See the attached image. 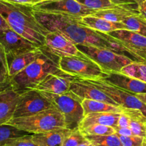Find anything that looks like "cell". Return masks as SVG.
Wrapping results in <instances>:
<instances>
[{
	"instance_id": "10",
	"label": "cell",
	"mask_w": 146,
	"mask_h": 146,
	"mask_svg": "<svg viewBox=\"0 0 146 146\" xmlns=\"http://www.w3.org/2000/svg\"><path fill=\"white\" fill-rule=\"evenodd\" d=\"M34 10L42 12L61 13L84 17L97 11L85 7L76 0H44L33 6Z\"/></svg>"
},
{
	"instance_id": "1",
	"label": "cell",
	"mask_w": 146,
	"mask_h": 146,
	"mask_svg": "<svg viewBox=\"0 0 146 146\" xmlns=\"http://www.w3.org/2000/svg\"><path fill=\"white\" fill-rule=\"evenodd\" d=\"M34 16L48 32L59 31L76 44L106 48L126 56L134 62H144L107 33L93 29L86 25L81 17L61 13L42 12L36 10H34Z\"/></svg>"
},
{
	"instance_id": "42",
	"label": "cell",
	"mask_w": 146,
	"mask_h": 146,
	"mask_svg": "<svg viewBox=\"0 0 146 146\" xmlns=\"http://www.w3.org/2000/svg\"><path fill=\"white\" fill-rule=\"evenodd\" d=\"M136 97L139 99L141 101H142L144 104H146V93H142V94H135Z\"/></svg>"
},
{
	"instance_id": "43",
	"label": "cell",
	"mask_w": 146,
	"mask_h": 146,
	"mask_svg": "<svg viewBox=\"0 0 146 146\" xmlns=\"http://www.w3.org/2000/svg\"><path fill=\"white\" fill-rule=\"evenodd\" d=\"M78 146H94V145L91 143V142L88 141V140H87L86 141L84 142V143H81V144L79 145Z\"/></svg>"
},
{
	"instance_id": "31",
	"label": "cell",
	"mask_w": 146,
	"mask_h": 146,
	"mask_svg": "<svg viewBox=\"0 0 146 146\" xmlns=\"http://www.w3.org/2000/svg\"><path fill=\"white\" fill-rule=\"evenodd\" d=\"M87 140L79 129L73 130L72 133L65 139L61 146H78Z\"/></svg>"
},
{
	"instance_id": "41",
	"label": "cell",
	"mask_w": 146,
	"mask_h": 146,
	"mask_svg": "<svg viewBox=\"0 0 146 146\" xmlns=\"http://www.w3.org/2000/svg\"><path fill=\"white\" fill-rule=\"evenodd\" d=\"M9 28H10V27L9 26L8 23L7 22V21L4 19V17L0 14V31H2V30L7 29Z\"/></svg>"
},
{
	"instance_id": "21",
	"label": "cell",
	"mask_w": 146,
	"mask_h": 146,
	"mask_svg": "<svg viewBox=\"0 0 146 146\" xmlns=\"http://www.w3.org/2000/svg\"><path fill=\"white\" fill-rule=\"evenodd\" d=\"M82 20L88 27L101 32L109 33L115 30L128 29V27L123 22H114L94 15L82 17Z\"/></svg>"
},
{
	"instance_id": "9",
	"label": "cell",
	"mask_w": 146,
	"mask_h": 146,
	"mask_svg": "<svg viewBox=\"0 0 146 146\" xmlns=\"http://www.w3.org/2000/svg\"><path fill=\"white\" fill-rule=\"evenodd\" d=\"M54 107V104L41 91L30 89L21 92L13 117H27Z\"/></svg>"
},
{
	"instance_id": "17",
	"label": "cell",
	"mask_w": 146,
	"mask_h": 146,
	"mask_svg": "<svg viewBox=\"0 0 146 146\" xmlns=\"http://www.w3.org/2000/svg\"><path fill=\"white\" fill-rule=\"evenodd\" d=\"M101 79L133 94L146 93V82L133 78L121 72L106 74Z\"/></svg>"
},
{
	"instance_id": "20",
	"label": "cell",
	"mask_w": 146,
	"mask_h": 146,
	"mask_svg": "<svg viewBox=\"0 0 146 146\" xmlns=\"http://www.w3.org/2000/svg\"><path fill=\"white\" fill-rule=\"evenodd\" d=\"M121 113H94L84 116L82 122L80 123L78 129L81 130L93 125H103L117 127L118 119Z\"/></svg>"
},
{
	"instance_id": "3",
	"label": "cell",
	"mask_w": 146,
	"mask_h": 146,
	"mask_svg": "<svg viewBox=\"0 0 146 146\" xmlns=\"http://www.w3.org/2000/svg\"><path fill=\"white\" fill-rule=\"evenodd\" d=\"M5 125H12L31 134L44 133L66 127L64 115L56 107L27 117H13Z\"/></svg>"
},
{
	"instance_id": "13",
	"label": "cell",
	"mask_w": 146,
	"mask_h": 146,
	"mask_svg": "<svg viewBox=\"0 0 146 146\" xmlns=\"http://www.w3.org/2000/svg\"><path fill=\"white\" fill-rule=\"evenodd\" d=\"M0 44L4 49L6 54H18L34 50L39 47L11 28L0 31Z\"/></svg>"
},
{
	"instance_id": "37",
	"label": "cell",
	"mask_w": 146,
	"mask_h": 146,
	"mask_svg": "<svg viewBox=\"0 0 146 146\" xmlns=\"http://www.w3.org/2000/svg\"><path fill=\"white\" fill-rule=\"evenodd\" d=\"M4 1H8V2L15 3V4H24V5H32L37 4L38 2L44 1V0H4Z\"/></svg>"
},
{
	"instance_id": "27",
	"label": "cell",
	"mask_w": 146,
	"mask_h": 146,
	"mask_svg": "<svg viewBox=\"0 0 146 146\" xmlns=\"http://www.w3.org/2000/svg\"><path fill=\"white\" fill-rule=\"evenodd\" d=\"M27 135H31V133L21 130L9 125H0V146L4 145L10 139Z\"/></svg>"
},
{
	"instance_id": "24",
	"label": "cell",
	"mask_w": 146,
	"mask_h": 146,
	"mask_svg": "<svg viewBox=\"0 0 146 146\" xmlns=\"http://www.w3.org/2000/svg\"><path fill=\"white\" fill-rule=\"evenodd\" d=\"M84 116L94 113H121L123 107L115 106L101 101L92 100H84L82 101Z\"/></svg>"
},
{
	"instance_id": "44",
	"label": "cell",
	"mask_w": 146,
	"mask_h": 146,
	"mask_svg": "<svg viewBox=\"0 0 146 146\" xmlns=\"http://www.w3.org/2000/svg\"><path fill=\"white\" fill-rule=\"evenodd\" d=\"M141 146H146V138L145 139V140H144L143 143L142 145H141Z\"/></svg>"
},
{
	"instance_id": "28",
	"label": "cell",
	"mask_w": 146,
	"mask_h": 146,
	"mask_svg": "<svg viewBox=\"0 0 146 146\" xmlns=\"http://www.w3.org/2000/svg\"><path fill=\"white\" fill-rule=\"evenodd\" d=\"M123 23L128 27V30L135 31L146 37V19L141 14L128 17Z\"/></svg>"
},
{
	"instance_id": "14",
	"label": "cell",
	"mask_w": 146,
	"mask_h": 146,
	"mask_svg": "<svg viewBox=\"0 0 146 146\" xmlns=\"http://www.w3.org/2000/svg\"><path fill=\"white\" fill-rule=\"evenodd\" d=\"M70 90L83 100L86 99L97 100V101L104 102L113 105L121 106L102 90L78 77H75L71 82Z\"/></svg>"
},
{
	"instance_id": "36",
	"label": "cell",
	"mask_w": 146,
	"mask_h": 146,
	"mask_svg": "<svg viewBox=\"0 0 146 146\" xmlns=\"http://www.w3.org/2000/svg\"><path fill=\"white\" fill-rule=\"evenodd\" d=\"M130 123H131V120L128 117V115L124 113L122 110L121 113V116L118 119L117 127H130Z\"/></svg>"
},
{
	"instance_id": "33",
	"label": "cell",
	"mask_w": 146,
	"mask_h": 146,
	"mask_svg": "<svg viewBox=\"0 0 146 146\" xmlns=\"http://www.w3.org/2000/svg\"><path fill=\"white\" fill-rule=\"evenodd\" d=\"M9 80L8 63L4 49L0 44V81L6 82Z\"/></svg>"
},
{
	"instance_id": "29",
	"label": "cell",
	"mask_w": 146,
	"mask_h": 146,
	"mask_svg": "<svg viewBox=\"0 0 146 146\" xmlns=\"http://www.w3.org/2000/svg\"><path fill=\"white\" fill-rule=\"evenodd\" d=\"M79 130L84 135H109L116 133L114 127L103 125H93Z\"/></svg>"
},
{
	"instance_id": "8",
	"label": "cell",
	"mask_w": 146,
	"mask_h": 146,
	"mask_svg": "<svg viewBox=\"0 0 146 146\" xmlns=\"http://www.w3.org/2000/svg\"><path fill=\"white\" fill-rule=\"evenodd\" d=\"M81 79V78H80ZM93 84L109 96L118 104L125 108L139 110L146 116V104L136 97L135 94L127 92L123 89L107 82L103 79H82Z\"/></svg>"
},
{
	"instance_id": "12",
	"label": "cell",
	"mask_w": 146,
	"mask_h": 146,
	"mask_svg": "<svg viewBox=\"0 0 146 146\" xmlns=\"http://www.w3.org/2000/svg\"><path fill=\"white\" fill-rule=\"evenodd\" d=\"M142 61H146V37L128 29H118L107 33Z\"/></svg>"
},
{
	"instance_id": "18",
	"label": "cell",
	"mask_w": 146,
	"mask_h": 146,
	"mask_svg": "<svg viewBox=\"0 0 146 146\" xmlns=\"http://www.w3.org/2000/svg\"><path fill=\"white\" fill-rule=\"evenodd\" d=\"M21 94L13 88L0 93V125L13 118Z\"/></svg>"
},
{
	"instance_id": "4",
	"label": "cell",
	"mask_w": 146,
	"mask_h": 146,
	"mask_svg": "<svg viewBox=\"0 0 146 146\" xmlns=\"http://www.w3.org/2000/svg\"><path fill=\"white\" fill-rule=\"evenodd\" d=\"M41 92L62 113L66 128L71 130L78 128L84 117L82 99L71 90L61 94Z\"/></svg>"
},
{
	"instance_id": "7",
	"label": "cell",
	"mask_w": 146,
	"mask_h": 146,
	"mask_svg": "<svg viewBox=\"0 0 146 146\" xmlns=\"http://www.w3.org/2000/svg\"><path fill=\"white\" fill-rule=\"evenodd\" d=\"M59 67L63 72L81 79H99L106 75L102 69L88 57L66 56L60 57Z\"/></svg>"
},
{
	"instance_id": "11",
	"label": "cell",
	"mask_w": 146,
	"mask_h": 146,
	"mask_svg": "<svg viewBox=\"0 0 146 146\" xmlns=\"http://www.w3.org/2000/svg\"><path fill=\"white\" fill-rule=\"evenodd\" d=\"M46 50L58 57L79 56L87 57L77 47L76 44L68 37L59 31L48 32L45 37Z\"/></svg>"
},
{
	"instance_id": "25",
	"label": "cell",
	"mask_w": 146,
	"mask_h": 146,
	"mask_svg": "<svg viewBox=\"0 0 146 146\" xmlns=\"http://www.w3.org/2000/svg\"><path fill=\"white\" fill-rule=\"evenodd\" d=\"M121 73L146 82V61L133 62L121 70Z\"/></svg>"
},
{
	"instance_id": "35",
	"label": "cell",
	"mask_w": 146,
	"mask_h": 146,
	"mask_svg": "<svg viewBox=\"0 0 146 146\" xmlns=\"http://www.w3.org/2000/svg\"><path fill=\"white\" fill-rule=\"evenodd\" d=\"M114 5L130 10L138 11V3L140 0H110Z\"/></svg>"
},
{
	"instance_id": "30",
	"label": "cell",
	"mask_w": 146,
	"mask_h": 146,
	"mask_svg": "<svg viewBox=\"0 0 146 146\" xmlns=\"http://www.w3.org/2000/svg\"><path fill=\"white\" fill-rule=\"evenodd\" d=\"M80 4H83L85 7L96 11L108 9L118 7L114 5L110 0H76Z\"/></svg>"
},
{
	"instance_id": "6",
	"label": "cell",
	"mask_w": 146,
	"mask_h": 146,
	"mask_svg": "<svg viewBox=\"0 0 146 146\" xmlns=\"http://www.w3.org/2000/svg\"><path fill=\"white\" fill-rule=\"evenodd\" d=\"M78 50L95 62L106 74L121 72V70L133 60L112 50L91 45L76 44Z\"/></svg>"
},
{
	"instance_id": "32",
	"label": "cell",
	"mask_w": 146,
	"mask_h": 146,
	"mask_svg": "<svg viewBox=\"0 0 146 146\" xmlns=\"http://www.w3.org/2000/svg\"><path fill=\"white\" fill-rule=\"evenodd\" d=\"M32 135L10 139L3 146H38L32 140Z\"/></svg>"
},
{
	"instance_id": "23",
	"label": "cell",
	"mask_w": 146,
	"mask_h": 146,
	"mask_svg": "<svg viewBox=\"0 0 146 146\" xmlns=\"http://www.w3.org/2000/svg\"><path fill=\"white\" fill-rule=\"evenodd\" d=\"M140 11L130 10L128 9L122 8V7H115V8L108 9L100 10L96 11L94 16L104 19L108 20L114 22H123L128 17L135 15H139Z\"/></svg>"
},
{
	"instance_id": "39",
	"label": "cell",
	"mask_w": 146,
	"mask_h": 146,
	"mask_svg": "<svg viewBox=\"0 0 146 146\" xmlns=\"http://www.w3.org/2000/svg\"><path fill=\"white\" fill-rule=\"evenodd\" d=\"M138 10L141 15L146 19V0H140L138 3Z\"/></svg>"
},
{
	"instance_id": "19",
	"label": "cell",
	"mask_w": 146,
	"mask_h": 146,
	"mask_svg": "<svg viewBox=\"0 0 146 146\" xmlns=\"http://www.w3.org/2000/svg\"><path fill=\"white\" fill-rule=\"evenodd\" d=\"M73 130L66 127L55 129L44 133L32 135V140L38 146H61Z\"/></svg>"
},
{
	"instance_id": "34",
	"label": "cell",
	"mask_w": 146,
	"mask_h": 146,
	"mask_svg": "<svg viewBox=\"0 0 146 146\" xmlns=\"http://www.w3.org/2000/svg\"><path fill=\"white\" fill-rule=\"evenodd\" d=\"M118 135V134H117ZM120 140L123 146H141L145 138L139 136H123L119 135Z\"/></svg>"
},
{
	"instance_id": "2",
	"label": "cell",
	"mask_w": 146,
	"mask_h": 146,
	"mask_svg": "<svg viewBox=\"0 0 146 146\" xmlns=\"http://www.w3.org/2000/svg\"><path fill=\"white\" fill-rule=\"evenodd\" d=\"M59 59L43 46V53L38 58L9 79L13 89L22 92L33 89L49 74L65 73L60 69Z\"/></svg>"
},
{
	"instance_id": "16",
	"label": "cell",
	"mask_w": 146,
	"mask_h": 146,
	"mask_svg": "<svg viewBox=\"0 0 146 146\" xmlns=\"http://www.w3.org/2000/svg\"><path fill=\"white\" fill-rule=\"evenodd\" d=\"M42 53L43 47H41L31 51L24 52L18 54H6L8 63L9 79L35 61L42 54Z\"/></svg>"
},
{
	"instance_id": "38",
	"label": "cell",
	"mask_w": 146,
	"mask_h": 146,
	"mask_svg": "<svg viewBox=\"0 0 146 146\" xmlns=\"http://www.w3.org/2000/svg\"><path fill=\"white\" fill-rule=\"evenodd\" d=\"M116 134L123 136H132L133 135L132 130L130 127H115V128Z\"/></svg>"
},
{
	"instance_id": "5",
	"label": "cell",
	"mask_w": 146,
	"mask_h": 146,
	"mask_svg": "<svg viewBox=\"0 0 146 146\" xmlns=\"http://www.w3.org/2000/svg\"><path fill=\"white\" fill-rule=\"evenodd\" d=\"M0 14L10 25H22L46 35L48 31L37 21L32 5L15 4L0 0Z\"/></svg>"
},
{
	"instance_id": "15",
	"label": "cell",
	"mask_w": 146,
	"mask_h": 146,
	"mask_svg": "<svg viewBox=\"0 0 146 146\" xmlns=\"http://www.w3.org/2000/svg\"><path fill=\"white\" fill-rule=\"evenodd\" d=\"M75 77L66 73L49 74L33 89L53 94H64L69 91L71 82Z\"/></svg>"
},
{
	"instance_id": "22",
	"label": "cell",
	"mask_w": 146,
	"mask_h": 146,
	"mask_svg": "<svg viewBox=\"0 0 146 146\" xmlns=\"http://www.w3.org/2000/svg\"><path fill=\"white\" fill-rule=\"evenodd\" d=\"M123 111L130 117V128L135 136L146 138V116L139 110L123 108Z\"/></svg>"
},
{
	"instance_id": "26",
	"label": "cell",
	"mask_w": 146,
	"mask_h": 146,
	"mask_svg": "<svg viewBox=\"0 0 146 146\" xmlns=\"http://www.w3.org/2000/svg\"><path fill=\"white\" fill-rule=\"evenodd\" d=\"M94 146H123L116 133L109 135H84Z\"/></svg>"
},
{
	"instance_id": "40",
	"label": "cell",
	"mask_w": 146,
	"mask_h": 146,
	"mask_svg": "<svg viewBox=\"0 0 146 146\" xmlns=\"http://www.w3.org/2000/svg\"><path fill=\"white\" fill-rule=\"evenodd\" d=\"M11 88H13V87L11 82H10V80L6 82L0 81V93L7 91L8 90H10Z\"/></svg>"
}]
</instances>
